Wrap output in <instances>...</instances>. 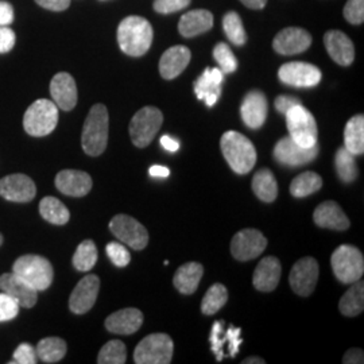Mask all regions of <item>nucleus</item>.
Instances as JSON below:
<instances>
[{"label":"nucleus","mask_w":364,"mask_h":364,"mask_svg":"<svg viewBox=\"0 0 364 364\" xmlns=\"http://www.w3.org/2000/svg\"><path fill=\"white\" fill-rule=\"evenodd\" d=\"M153 37V27L142 16H127L117 27L119 48L131 57H142L149 52Z\"/></svg>","instance_id":"nucleus-1"},{"label":"nucleus","mask_w":364,"mask_h":364,"mask_svg":"<svg viewBox=\"0 0 364 364\" xmlns=\"http://www.w3.org/2000/svg\"><path fill=\"white\" fill-rule=\"evenodd\" d=\"M221 151L231 169L237 174L250 173L257 162V151L247 136L237 131H227L220 141Z\"/></svg>","instance_id":"nucleus-2"},{"label":"nucleus","mask_w":364,"mask_h":364,"mask_svg":"<svg viewBox=\"0 0 364 364\" xmlns=\"http://www.w3.org/2000/svg\"><path fill=\"white\" fill-rule=\"evenodd\" d=\"M109 117L105 105H95L85 119L81 144L85 154L91 156H102L108 144Z\"/></svg>","instance_id":"nucleus-3"},{"label":"nucleus","mask_w":364,"mask_h":364,"mask_svg":"<svg viewBox=\"0 0 364 364\" xmlns=\"http://www.w3.org/2000/svg\"><path fill=\"white\" fill-rule=\"evenodd\" d=\"M13 273L23 279L27 285L43 291L52 285L54 270L52 263L41 255H23L15 260Z\"/></svg>","instance_id":"nucleus-4"},{"label":"nucleus","mask_w":364,"mask_h":364,"mask_svg":"<svg viewBox=\"0 0 364 364\" xmlns=\"http://www.w3.org/2000/svg\"><path fill=\"white\" fill-rule=\"evenodd\" d=\"M58 124V107L53 100L38 99L30 105L23 117V129L31 136H46Z\"/></svg>","instance_id":"nucleus-5"},{"label":"nucleus","mask_w":364,"mask_h":364,"mask_svg":"<svg viewBox=\"0 0 364 364\" xmlns=\"http://www.w3.org/2000/svg\"><path fill=\"white\" fill-rule=\"evenodd\" d=\"M331 264L335 277L341 284H353L363 277V254L350 245H343L335 250Z\"/></svg>","instance_id":"nucleus-6"},{"label":"nucleus","mask_w":364,"mask_h":364,"mask_svg":"<svg viewBox=\"0 0 364 364\" xmlns=\"http://www.w3.org/2000/svg\"><path fill=\"white\" fill-rule=\"evenodd\" d=\"M173 351L174 344L169 335L153 333L136 346L134 362L136 364H169Z\"/></svg>","instance_id":"nucleus-7"},{"label":"nucleus","mask_w":364,"mask_h":364,"mask_svg":"<svg viewBox=\"0 0 364 364\" xmlns=\"http://www.w3.org/2000/svg\"><path fill=\"white\" fill-rule=\"evenodd\" d=\"M285 117L289 136L294 142L304 147H312L317 144L318 130L316 119L304 105H296L290 108L285 114Z\"/></svg>","instance_id":"nucleus-8"},{"label":"nucleus","mask_w":364,"mask_h":364,"mask_svg":"<svg viewBox=\"0 0 364 364\" xmlns=\"http://www.w3.org/2000/svg\"><path fill=\"white\" fill-rule=\"evenodd\" d=\"M164 123V115L156 107L141 108L130 122V136L132 144L139 149L153 142L156 132Z\"/></svg>","instance_id":"nucleus-9"},{"label":"nucleus","mask_w":364,"mask_h":364,"mask_svg":"<svg viewBox=\"0 0 364 364\" xmlns=\"http://www.w3.org/2000/svg\"><path fill=\"white\" fill-rule=\"evenodd\" d=\"M109 230L122 243L136 251L144 250L149 243V232L144 225L127 215H117L109 221Z\"/></svg>","instance_id":"nucleus-10"},{"label":"nucleus","mask_w":364,"mask_h":364,"mask_svg":"<svg viewBox=\"0 0 364 364\" xmlns=\"http://www.w3.org/2000/svg\"><path fill=\"white\" fill-rule=\"evenodd\" d=\"M318 154V146L314 144L312 147H304L301 144L294 142L290 136H285L279 139L274 147L273 156L277 162L287 165V166H302L313 159Z\"/></svg>","instance_id":"nucleus-11"},{"label":"nucleus","mask_w":364,"mask_h":364,"mask_svg":"<svg viewBox=\"0 0 364 364\" xmlns=\"http://www.w3.org/2000/svg\"><path fill=\"white\" fill-rule=\"evenodd\" d=\"M318 279V263L314 258H302L291 267L289 281L290 287L296 294L301 297L311 296Z\"/></svg>","instance_id":"nucleus-12"},{"label":"nucleus","mask_w":364,"mask_h":364,"mask_svg":"<svg viewBox=\"0 0 364 364\" xmlns=\"http://www.w3.org/2000/svg\"><path fill=\"white\" fill-rule=\"evenodd\" d=\"M279 80L296 88H312L321 81V72L308 63H287L279 68Z\"/></svg>","instance_id":"nucleus-13"},{"label":"nucleus","mask_w":364,"mask_h":364,"mask_svg":"<svg viewBox=\"0 0 364 364\" xmlns=\"http://www.w3.org/2000/svg\"><path fill=\"white\" fill-rule=\"evenodd\" d=\"M267 239L258 230L247 228L235 235L231 242V252L235 259L240 262L255 259L264 251Z\"/></svg>","instance_id":"nucleus-14"},{"label":"nucleus","mask_w":364,"mask_h":364,"mask_svg":"<svg viewBox=\"0 0 364 364\" xmlns=\"http://www.w3.org/2000/svg\"><path fill=\"white\" fill-rule=\"evenodd\" d=\"M37 195L34 181L22 173L6 176L0 180V196L13 203H30Z\"/></svg>","instance_id":"nucleus-15"},{"label":"nucleus","mask_w":364,"mask_h":364,"mask_svg":"<svg viewBox=\"0 0 364 364\" xmlns=\"http://www.w3.org/2000/svg\"><path fill=\"white\" fill-rule=\"evenodd\" d=\"M99 290H100L99 277L95 274L85 275L70 294L69 309L75 314H85L90 312L97 299Z\"/></svg>","instance_id":"nucleus-16"},{"label":"nucleus","mask_w":364,"mask_h":364,"mask_svg":"<svg viewBox=\"0 0 364 364\" xmlns=\"http://www.w3.org/2000/svg\"><path fill=\"white\" fill-rule=\"evenodd\" d=\"M312 36L299 27H287L281 30L273 41L274 50L282 55L299 54L309 49Z\"/></svg>","instance_id":"nucleus-17"},{"label":"nucleus","mask_w":364,"mask_h":364,"mask_svg":"<svg viewBox=\"0 0 364 364\" xmlns=\"http://www.w3.org/2000/svg\"><path fill=\"white\" fill-rule=\"evenodd\" d=\"M50 95L58 109L72 111L77 105V85L75 78L66 72L57 73L50 81Z\"/></svg>","instance_id":"nucleus-18"},{"label":"nucleus","mask_w":364,"mask_h":364,"mask_svg":"<svg viewBox=\"0 0 364 364\" xmlns=\"http://www.w3.org/2000/svg\"><path fill=\"white\" fill-rule=\"evenodd\" d=\"M0 290L13 297L19 306L30 309L38 301V291L27 285L16 274L6 273L0 275Z\"/></svg>","instance_id":"nucleus-19"},{"label":"nucleus","mask_w":364,"mask_h":364,"mask_svg":"<svg viewBox=\"0 0 364 364\" xmlns=\"http://www.w3.org/2000/svg\"><path fill=\"white\" fill-rule=\"evenodd\" d=\"M269 105L266 96L260 91L248 92L240 105V115L248 129L258 130L267 117Z\"/></svg>","instance_id":"nucleus-20"},{"label":"nucleus","mask_w":364,"mask_h":364,"mask_svg":"<svg viewBox=\"0 0 364 364\" xmlns=\"http://www.w3.org/2000/svg\"><path fill=\"white\" fill-rule=\"evenodd\" d=\"M91 176L81 170H63L55 176V188L63 195L84 197L91 192Z\"/></svg>","instance_id":"nucleus-21"},{"label":"nucleus","mask_w":364,"mask_h":364,"mask_svg":"<svg viewBox=\"0 0 364 364\" xmlns=\"http://www.w3.org/2000/svg\"><path fill=\"white\" fill-rule=\"evenodd\" d=\"M324 45L331 58L341 66L351 65L355 60V48L351 39L340 30H331L324 36Z\"/></svg>","instance_id":"nucleus-22"},{"label":"nucleus","mask_w":364,"mask_h":364,"mask_svg":"<svg viewBox=\"0 0 364 364\" xmlns=\"http://www.w3.org/2000/svg\"><path fill=\"white\" fill-rule=\"evenodd\" d=\"M144 324V313L135 308H126L112 313L105 320V328L111 333L132 335L141 329Z\"/></svg>","instance_id":"nucleus-23"},{"label":"nucleus","mask_w":364,"mask_h":364,"mask_svg":"<svg viewBox=\"0 0 364 364\" xmlns=\"http://www.w3.org/2000/svg\"><path fill=\"white\" fill-rule=\"evenodd\" d=\"M224 73L219 68L205 69L204 73L196 80L195 93L197 99L204 100L208 107H213L221 95V82Z\"/></svg>","instance_id":"nucleus-24"},{"label":"nucleus","mask_w":364,"mask_h":364,"mask_svg":"<svg viewBox=\"0 0 364 364\" xmlns=\"http://www.w3.org/2000/svg\"><path fill=\"white\" fill-rule=\"evenodd\" d=\"M313 220L318 227L328 230L346 231L350 228V220L347 215L335 201H326L320 204L313 213Z\"/></svg>","instance_id":"nucleus-25"},{"label":"nucleus","mask_w":364,"mask_h":364,"mask_svg":"<svg viewBox=\"0 0 364 364\" xmlns=\"http://www.w3.org/2000/svg\"><path fill=\"white\" fill-rule=\"evenodd\" d=\"M191 63V50L186 46H173L162 54L159 73L165 80L178 77Z\"/></svg>","instance_id":"nucleus-26"},{"label":"nucleus","mask_w":364,"mask_h":364,"mask_svg":"<svg viewBox=\"0 0 364 364\" xmlns=\"http://www.w3.org/2000/svg\"><path fill=\"white\" fill-rule=\"evenodd\" d=\"M281 274V262L275 257H266L260 260L259 264L257 266L252 277V284L259 291H273L279 284Z\"/></svg>","instance_id":"nucleus-27"},{"label":"nucleus","mask_w":364,"mask_h":364,"mask_svg":"<svg viewBox=\"0 0 364 364\" xmlns=\"http://www.w3.org/2000/svg\"><path fill=\"white\" fill-rule=\"evenodd\" d=\"M213 26V15L208 10H193L183 14L178 23L182 37L192 38L208 31Z\"/></svg>","instance_id":"nucleus-28"},{"label":"nucleus","mask_w":364,"mask_h":364,"mask_svg":"<svg viewBox=\"0 0 364 364\" xmlns=\"http://www.w3.org/2000/svg\"><path fill=\"white\" fill-rule=\"evenodd\" d=\"M204 267L197 262H189L182 264L174 274L173 284L182 294H193L203 278Z\"/></svg>","instance_id":"nucleus-29"},{"label":"nucleus","mask_w":364,"mask_h":364,"mask_svg":"<svg viewBox=\"0 0 364 364\" xmlns=\"http://www.w3.org/2000/svg\"><path fill=\"white\" fill-rule=\"evenodd\" d=\"M344 147L353 154L362 156L364 153V117L356 115L352 117L344 130Z\"/></svg>","instance_id":"nucleus-30"},{"label":"nucleus","mask_w":364,"mask_h":364,"mask_svg":"<svg viewBox=\"0 0 364 364\" xmlns=\"http://www.w3.org/2000/svg\"><path fill=\"white\" fill-rule=\"evenodd\" d=\"M338 309L346 317H355L363 312L364 284L360 279L353 282L348 291L341 297L338 302Z\"/></svg>","instance_id":"nucleus-31"},{"label":"nucleus","mask_w":364,"mask_h":364,"mask_svg":"<svg viewBox=\"0 0 364 364\" xmlns=\"http://www.w3.org/2000/svg\"><path fill=\"white\" fill-rule=\"evenodd\" d=\"M41 216L54 225H65L70 219V212L65 205L55 197L46 196L39 203Z\"/></svg>","instance_id":"nucleus-32"},{"label":"nucleus","mask_w":364,"mask_h":364,"mask_svg":"<svg viewBox=\"0 0 364 364\" xmlns=\"http://www.w3.org/2000/svg\"><path fill=\"white\" fill-rule=\"evenodd\" d=\"M252 191L264 203H273L278 196V183L272 170L262 169L252 178Z\"/></svg>","instance_id":"nucleus-33"},{"label":"nucleus","mask_w":364,"mask_h":364,"mask_svg":"<svg viewBox=\"0 0 364 364\" xmlns=\"http://www.w3.org/2000/svg\"><path fill=\"white\" fill-rule=\"evenodd\" d=\"M65 340L60 338H46L41 340L36 347L37 358L43 363H58L66 355Z\"/></svg>","instance_id":"nucleus-34"},{"label":"nucleus","mask_w":364,"mask_h":364,"mask_svg":"<svg viewBox=\"0 0 364 364\" xmlns=\"http://www.w3.org/2000/svg\"><path fill=\"white\" fill-rule=\"evenodd\" d=\"M323 186V178L313 171H305L297 176L290 183V193L293 197L304 198L318 192Z\"/></svg>","instance_id":"nucleus-35"},{"label":"nucleus","mask_w":364,"mask_h":364,"mask_svg":"<svg viewBox=\"0 0 364 364\" xmlns=\"http://www.w3.org/2000/svg\"><path fill=\"white\" fill-rule=\"evenodd\" d=\"M97 247L91 239H87L78 245L77 250L73 255V266L78 272L87 273L91 272L97 262Z\"/></svg>","instance_id":"nucleus-36"},{"label":"nucleus","mask_w":364,"mask_h":364,"mask_svg":"<svg viewBox=\"0 0 364 364\" xmlns=\"http://www.w3.org/2000/svg\"><path fill=\"white\" fill-rule=\"evenodd\" d=\"M336 171L340 180L346 183L353 182L358 178L359 170L355 161V156L351 154L346 147H340L335 158Z\"/></svg>","instance_id":"nucleus-37"},{"label":"nucleus","mask_w":364,"mask_h":364,"mask_svg":"<svg viewBox=\"0 0 364 364\" xmlns=\"http://www.w3.org/2000/svg\"><path fill=\"white\" fill-rule=\"evenodd\" d=\"M228 290L221 284H215L209 287L201 302V312L205 316H212L219 312L221 308L227 304Z\"/></svg>","instance_id":"nucleus-38"},{"label":"nucleus","mask_w":364,"mask_h":364,"mask_svg":"<svg viewBox=\"0 0 364 364\" xmlns=\"http://www.w3.org/2000/svg\"><path fill=\"white\" fill-rule=\"evenodd\" d=\"M223 28H224L227 38L230 39L236 46H242L246 43L247 34L243 27L242 18L235 11L225 14V16L223 19Z\"/></svg>","instance_id":"nucleus-39"},{"label":"nucleus","mask_w":364,"mask_h":364,"mask_svg":"<svg viewBox=\"0 0 364 364\" xmlns=\"http://www.w3.org/2000/svg\"><path fill=\"white\" fill-rule=\"evenodd\" d=\"M127 359V350L123 341L111 340L103 346L99 352L97 363L99 364H124Z\"/></svg>","instance_id":"nucleus-40"},{"label":"nucleus","mask_w":364,"mask_h":364,"mask_svg":"<svg viewBox=\"0 0 364 364\" xmlns=\"http://www.w3.org/2000/svg\"><path fill=\"white\" fill-rule=\"evenodd\" d=\"M213 57L219 64V69L223 73L230 75V73H234L237 69V60L227 43L224 42L218 43L213 49Z\"/></svg>","instance_id":"nucleus-41"},{"label":"nucleus","mask_w":364,"mask_h":364,"mask_svg":"<svg viewBox=\"0 0 364 364\" xmlns=\"http://www.w3.org/2000/svg\"><path fill=\"white\" fill-rule=\"evenodd\" d=\"M107 255L111 262L117 267H126L131 262L130 251L124 247L122 243L111 242L105 247Z\"/></svg>","instance_id":"nucleus-42"},{"label":"nucleus","mask_w":364,"mask_h":364,"mask_svg":"<svg viewBox=\"0 0 364 364\" xmlns=\"http://www.w3.org/2000/svg\"><path fill=\"white\" fill-rule=\"evenodd\" d=\"M223 326L224 321H216L209 336V343H210V350L216 355V360L221 362L224 358V343H225V336H223Z\"/></svg>","instance_id":"nucleus-43"},{"label":"nucleus","mask_w":364,"mask_h":364,"mask_svg":"<svg viewBox=\"0 0 364 364\" xmlns=\"http://www.w3.org/2000/svg\"><path fill=\"white\" fill-rule=\"evenodd\" d=\"M19 304L6 293H0V323L14 320L19 313Z\"/></svg>","instance_id":"nucleus-44"},{"label":"nucleus","mask_w":364,"mask_h":364,"mask_svg":"<svg viewBox=\"0 0 364 364\" xmlns=\"http://www.w3.org/2000/svg\"><path fill=\"white\" fill-rule=\"evenodd\" d=\"M343 13L344 18L352 25H362L364 21V0H348Z\"/></svg>","instance_id":"nucleus-45"},{"label":"nucleus","mask_w":364,"mask_h":364,"mask_svg":"<svg viewBox=\"0 0 364 364\" xmlns=\"http://www.w3.org/2000/svg\"><path fill=\"white\" fill-rule=\"evenodd\" d=\"M13 360L9 362L10 364H36L38 362L37 352L36 348L28 344V343H22L13 355Z\"/></svg>","instance_id":"nucleus-46"},{"label":"nucleus","mask_w":364,"mask_h":364,"mask_svg":"<svg viewBox=\"0 0 364 364\" xmlns=\"http://www.w3.org/2000/svg\"><path fill=\"white\" fill-rule=\"evenodd\" d=\"M191 4V0H156L154 10L159 14L177 13L186 9Z\"/></svg>","instance_id":"nucleus-47"},{"label":"nucleus","mask_w":364,"mask_h":364,"mask_svg":"<svg viewBox=\"0 0 364 364\" xmlns=\"http://www.w3.org/2000/svg\"><path fill=\"white\" fill-rule=\"evenodd\" d=\"M242 329L240 328H235L234 326H230L225 332V343H228V351H230V356H236V353L239 351V347L242 344V338H240Z\"/></svg>","instance_id":"nucleus-48"},{"label":"nucleus","mask_w":364,"mask_h":364,"mask_svg":"<svg viewBox=\"0 0 364 364\" xmlns=\"http://www.w3.org/2000/svg\"><path fill=\"white\" fill-rule=\"evenodd\" d=\"M15 33L10 27L0 26V54L10 53L15 46Z\"/></svg>","instance_id":"nucleus-49"},{"label":"nucleus","mask_w":364,"mask_h":364,"mask_svg":"<svg viewBox=\"0 0 364 364\" xmlns=\"http://www.w3.org/2000/svg\"><path fill=\"white\" fill-rule=\"evenodd\" d=\"M299 105H301V102L294 96H278L275 99V108H277V111L279 114H284V115L287 114L290 108Z\"/></svg>","instance_id":"nucleus-50"},{"label":"nucleus","mask_w":364,"mask_h":364,"mask_svg":"<svg viewBox=\"0 0 364 364\" xmlns=\"http://www.w3.org/2000/svg\"><path fill=\"white\" fill-rule=\"evenodd\" d=\"M36 3L42 9L55 11V13L65 11L66 9L70 6V0H36Z\"/></svg>","instance_id":"nucleus-51"},{"label":"nucleus","mask_w":364,"mask_h":364,"mask_svg":"<svg viewBox=\"0 0 364 364\" xmlns=\"http://www.w3.org/2000/svg\"><path fill=\"white\" fill-rule=\"evenodd\" d=\"M13 6L7 1H0V26H9L10 23H13Z\"/></svg>","instance_id":"nucleus-52"},{"label":"nucleus","mask_w":364,"mask_h":364,"mask_svg":"<svg viewBox=\"0 0 364 364\" xmlns=\"http://www.w3.org/2000/svg\"><path fill=\"white\" fill-rule=\"evenodd\" d=\"M344 364H362L364 363L363 351L360 348H351L350 351L346 352L343 358Z\"/></svg>","instance_id":"nucleus-53"},{"label":"nucleus","mask_w":364,"mask_h":364,"mask_svg":"<svg viewBox=\"0 0 364 364\" xmlns=\"http://www.w3.org/2000/svg\"><path fill=\"white\" fill-rule=\"evenodd\" d=\"M161 146L168 150L170 153H176L178 149H180V142L174 138H171L169 135H164L161 138Z\"/></svg>","instance_id":"nucleus-54"},{"label":"nucleus","mask_w":364,"mask_h":364,"mask_svg":"<svg viewBox=\"0 0 364 364\" xmlns=\"http://www.w3.org/2000/svg\"><path fill=\"white\" fill-rule=\"evenodd\" d=\"M149 173L151 177H159V178H166L169 177L170 170L165 166H159V165H154L149 169Z\"/></svg>","instance_id":"nucleus-55"},{"label":"nucleus","mask_w":364,"mask_h":364,"mask_svg":"<svg viewBox=\"0 0 364 364\" xmlns=\"http://www.w3.org/2000/svg\"><path fill=\"white\" fill-rule=\"evenodd\" d=\"M246 7L252 10H260L266 6L267 0H240Z\"/></svg>","instance_id":"nucleus-56"},{"label":"nucleus","mask_w":364,"mask_h":364,"mask_svg":"<svg viewBox=\"0 0 364 364\" xmlns=\"http://www.w3.org/2000/svg\"><path fill=\"white\" fill-rule=\"evenodd\" d=\"M243 364H264L266 362L262 359V358H257V356H252V358H247V359H245Z\"/></svg>","instance_id":"nucleus-57"},{"label":"nucleus","mask_w":364,"mask_h":364,"mask_svg":"<svg viewBox=\"0 0 364 364\" xmlns=\"http://www.w3.org/2000/svg\"><path fill=\"white\" fill-rule=\"evenodd\" d=\"M3 245V235L0 234V246Z\"/></svg>","instance_id":"nucleus-58"}]
</instances>
